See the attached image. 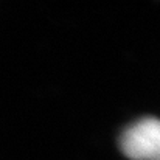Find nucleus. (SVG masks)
Here are the masks:
<instances>
[{
  "instance_id": "f257e3e1",
  "label": "nucleus",
  "mask_w": 160,
  "mask_h": 160,
  "mask_svg": "<svg viewBox=\"0 0 160 160\" xmlns=\"http://www.w3.org/2000/svg\"><path fill=\"white\" fill-rule=\"evenodd\" d=\"M121 149L132 160H160V120L143 118L128 128Z\"/></svg>"
}]
</instances>
